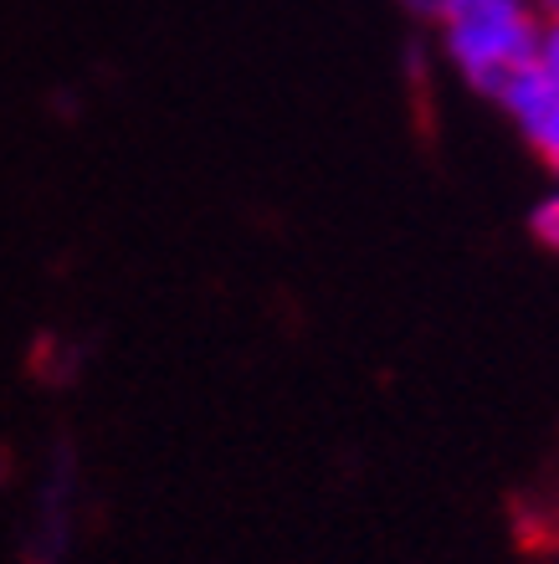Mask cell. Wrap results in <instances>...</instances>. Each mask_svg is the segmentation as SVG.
<instances>
[{"label": "cell", "instance_id": "cell-1", "mask_svg": "<svg viewBox=\"0 0 559 564\" xmlns=\"http://www.w3.org/2000/svg\"><path fill=\"white\" fill-rule=\"evenodd\" d=\"M431 26L442 36V57L456 67V77L472 93L493 98L524 62H534L545 15L534 0H447Z\"/></svg>", "mask_w": 559, "mask_h": 564}, {"label": "cell", "instance_id": "cell-2", "mask_svg": "<svg viewBox=\"0 0 559 564\" xmlns=\"http://www.w3.org/2000/svg\"><path fill=\"white\" fill-rule=\"evenodd\" d=\"M493 104L508 113V123L518 129V139L549 160L559 170V83L539 67V62H524L498 93H493Z\"/></svg>", "mask_w": 559, "mask_h": 564}, {"label": "cell", "instance_id": "cell-3", "mask_svg": "<svg viewBox=\"0 0 559 564\" xmlns=\"http://www.w3.org/2000/svg\"><path fill=\"white\" fill-rule=\"evenodd\" d=\"M529 231L539 247L559 252V195H549V200H539V206L529 210Z\"/></svg>", "mask_w": 559, "mask_h": 564}, {"label": "cell", "instance_id": "cell-4", "mask_svg": "<svg viewBox=\"0 0 559 564\" xmlns=\"http://www.w3.org/2000/svg\"><path fill=\"white\" fill-rule=\"evenodd\" d=\"M400 6H406V11H411V15H421V21H437V15H442V6H447V0H400Z\"/></svg>", "mask_w": 559, "mask_h": 564}, {"label": "cell", "instance_id": "cell-5", "mask_svg": "<svg viewBox=\"0 0 559 564\" xmlns=\"http://www.w3.org/2000/svg\"><path fill=\"white\" fill-rule=\"evenodd\" d=\"M534 6H539V15H545V21H559V0H534Z\"/></svg>", "mask_w": 559, "mask_h": 564}]
</instances>
